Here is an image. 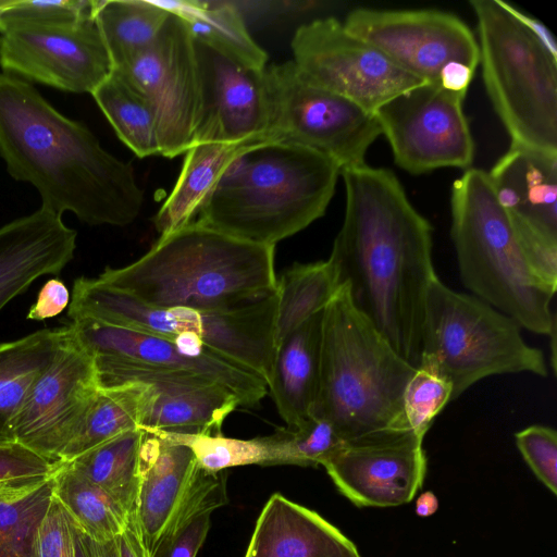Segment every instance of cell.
I'll use <instances>...</instances> for the list:
<instances>
[{
    "mask_svg": "<svg viewBox=\"0 0 557 557\" xmlns=\"http://www.w3.org/2000/svg\"><path fill=\"white\" fill-rule=\"evenodd\" d=\"M33 557H75L73 519L54 495L38 528Z\"/></svg>",
    "mask_w": 557,
    "mask_h": 557,
    "instance_id": "cell-42",
    "label": "cell"
},
{
    "mask_svg": "<svg viewBox=\"0 0 557 557\" xmlns=\"http://www.w3.org/2000/svg\"><path fill=\"white\" fill-rule=\"evenodd\" d=\"M274 248L194 221L161 235L138 260L106 268L98 278L153 307L228 310L276 290Z\"/></svg>",
    "mask_w": 557,
    "mask_h": 557,
    "instance_id": "cell-3",
    "label": "cell"
},
{
    "mask_svg": "<svg viewBox=\"0 0 557 557\" xmlns=\"http://www.w3.org/2000/svg\"><path fill=\"white\" fill-rule=\"evenodd\" d=\"M252 147L213 139H195L185 152L182 171L173 190L153 218L160 236L194 222L232 162Z\"/></svg>",
    "mask_w": 557,
    "mask_h": 557,
    "instance_id": "cell-26",
    "label": "cell"
},
{
    "mask_svg": "<svg viewBox=\"0 0 557 557\" xmlns=\"http://www.w3.org/2000/svg\"><path fill=\"white\" fill-rule=\"evenodd\" d=\"M245 557H361L318 512L275 493L256 522Z\"/></svg>",
    "mask_w": 557,
    "mask_h": 557,
    "instance_id": "cell-24",
    "label": "cell"
},
{
    "mask_svg": "<svg viewBox=\"0 0 557 557\" xmlns=\"http://www.w3.org/2000/svg\"><path fill=\"white\" fill-rule=\"evenodd\" d=\"M198 45L205 111L194 138L256 146L268 143L271 104L263 70L243 69Z\"/></svg>",
    "mask_w": 557,
    "mask_h": 557,
    "instance_id": "cell-21",
    "label": "cell"
},
{
    "mask_svg": "<svg viewBox=\"0 0 557 557\" xmlns=\"http://www.w3.org/2000/svg\"><path fill=\"white\" fill-rule=\"evenodd\" d=\"M505 9L521 22L546 48V50L557 60V44L552 32L536 17L523 13L511 4L502 1Z\"/></svg>",
    "mask_w": 557,
    "mask_h": 557,
    "instance_id": "cell-46",
    "label": "cell"
},
{
    "mask_svg": "<svg viewBox=\"0 0 557 557\" xmlns=\"http://www.w3.org/2000/svg\"><path fill=\"white\" fill-rule=\"evenodd\" d=\"M98 388L92 357L66 326L53 360L11 421L15 442L51 461H60Z\"/></svg>",
    "mask_w": 557,
    "mask_h": 557,
    "instance_id": "cell-16",
    "label": "cell"
},
{
    "mask_svg": "<svg viewBox=\"0 0 557 557\" xmlns=\"http://www.w3.org/2000/svg\"><path fill=\"white\" fill-rule=\"evenodd\" d=\"M16 443L11 430L10 421L0 413V445Z\"/></svg>",
    "mask_w": 557,
    "mask_h": 557,
    "instance_id": "cell-49",
    "label": "cell"
},
{
    "mask_svg": "<svg viewBox=\"0 0 557 557\" xmlns=\"http://www.w3.org/2000/svg\"><path fill=\"white\" fill-rule=\"evenodd\" d=\"M91 96L119 138L138 158L159 154L157 111L147 95L112 72Z\"/></svg>",
    "mask_w": 557,
    "mask_h": 557,
    "instance_id": "cell-32",
    "label": "cell"
},
{
    "mask_svg": "<svg viewBox=\"0 0 557 557\" xmlns=\"http://www.w3.org/2000/svg\"><path fill=\"white\" fill-rule=\"evenodd\" d=\"M338 286L330 259L289 267L276 281L275 349L289 333L321 312Z\"/></svg>",
    "mask_w": 557,
    "mask_h": 557,
    "instance_id": "cell-30",
    "label": "cell"
},
{
    "mask_svg": "<svg viewBox=\"0 0 557 557\" xmlns=\"http://www.w3.org/2000/svg\"><path fill=\"white\" fill-rule=\"evenodd\" d=\"M341 175L345 214L329 258L338 284L393 349L418 368L426 294L437 277L432 226L389 170L362 164Z\"/></svg>",
    "mask_w": 557,
    "mask_h": 557,
    "instance_id": "cell-1",
    "label": "cell"
},
{
    "mask_svg": "<svg viewBox=\"0 0 557 557\" xmlns=\"http://www.w3.org/2000/svg\"><path fill=\"white\" fill-rule=\"evenodd\" d=\"M451 399L453 388L448 381L430 368H416L403 397L408 428L424 438L434 419Z\"/></svg>",
    "mask_w": 557,
    "mask_h": 557,
    "instance_id": "cell-38",
    "label": "cell"
},
{
    "mask_svg": "<svg viewBox=\"0 0 557 557\" xmlns=\"http://www.w3.org/2000/svg\"><path fill=\"white\" fill-rule=\"evenodd\" d=\"M423 438L388 429L346 441L322 466L358 507H395L412 500L426 474Z\"/></svg>",
    "mask_w": 557,
    "mask_h": 557,
    "instance_id": "cell-18",
    "label": "cell"
},
{
    "mask_svg": "<svg viewBox=\"0 0 557 557\" xmlns=\"http://www.w3.org/2000/svg\"><path fill=\"white\" fill-rule=\"evenodd\" d=\"M0 65L4 73L27 82L90 95L113 72L94 16L1 33Z\"/></svg>",
    "mask_w": 557,
    "mask_h": 557,
    "instance_id": "cell-17",
    "label": "cell"
},
{
    "mask_svg": "<svg viewBox=\"0 0 557 557\" xmlns=\"http://www.w3.org/2000/svg\"><path fill=\"white\" fill-rule=\"evenodd\" d=\"M152 101L158 119L159 154L185 153L205 111V82L198 45L185 21L171 13L156 42L114 69Z\"/></svg>",
    "mask_w": 557,
    "mask_h": 557,
    "instance_id": "cell-12",
    "label": "cell"
},
{
    "mask_svg": "<svg viewBox=\"0 0 557 557\" xmlns=\"http://www.w3.org/2000/svg\"><path fill=\"white\" fill-rule=\"evenodd\" d=\"M0 156L9 174L29 183L41 207L89 225L125 226L145 194L131 163L104 150L81 122L55 110L27 81L0 73Z\"/></svg>",
    "mask_w": 557,
    "mask_h": 557,
    "instance_id": "cell-2",
    "label": "cell"
},
{
    "mask_svg": "<svg viewBox=\"0 0 557 557\" xmlns=\"http://www.w3.org/2000/svg\"><path fill=\"white\" fill-rule=\"evenodd\" d=\"M211 512L199 515L166 536L150 557H196L211 525Z\"/></svg>",
    "mask_w": 557,
    "mask_h": 557,
    "instance_id": "cell-43",
    "label": "cell"
},
{
    "mask_svg": "<svg viewBox=\"0 0 557 557\" xmlns=\"http://www.w3.org/2000/svg\"><path fill=\"white\" fill-rule=\"evenodd\" d=\"M121 557H150L137 528L134 516L125 531L117 537Z\"/></svg>",
    "mask_w": 557,
    "mask_h": 557,
    "instance_id": "cell-47",
    "label": "cell"
},
{
    "mask_svg": "<svg viewBox=\"0 0 557 557\" xmlns=\"http://www.w3.org/2000/svg\"><path fill=\"white\" fill-rule=\"evenodd\" d=\"M470 4L483 82L511 145L557 153V60L500 0Z\"/></svg>",
    "mask_w": 557,
    "mask_h": 557,
    "instance_id": "cell-8",
    "label": "cell"
},
{
    "mask_svg": "<svg viewBox=\"0 0 557 557\" xmlns=\"http://www.w3.org/2000/svg\"><path fill=\"white\" fill-rule=\"evenodd\" d=\"M271 435L281 465L322 466L345 443L331 422L314 414L296 426L282 428Z\"/></svg>",
    "mask_w": 557,
    "mask_h": 557,
    "instance_id": "cell-37",
    "label": "cell"
},
{
    "mask_svg": "<svg viewBox=\"0 0 557 557\" xmlns=\"http://www.w3.org/2000/svg\"><path fill=\"white\" fill-rule=\"evenodd\" d=\"M322 311L289 333L275 349L267 386L278 414L289 428L311 416L317 399Z\"/></svg>",
    "mask_w": 557,
    "mask_h": 557,
    "instance_id": "cell-25",
    "label": "cell"
},
{
    "mask_svg": "<svg viewBox=\"0 0 557 557\" xmlns=\"http://www.w3.org/2000/svg\"><path fill=\"white\" fill-rule=\"evenodd\" d=\"M292 50L295 66L308 82L371 113L423 84L334 17L301 25L292 39Z\"/></svg>",
    "mask_w": 557,
    "mask_h": 557,
    "instance_id": "cell-13",
    "label": "cell"
},
{
    "mask_svg": "<svg viewBox=\"0 0 557 557\" xmlns=\"http://www.w3.org/2000/svg\"><path fill=\"white\" fill-rule=\"evenodd\" d=\"M70 304V292L58 278H51L41 287L37 301L32 306L27 318L42 321L60 314Z\"/></svg>",
    "mask_w": 557,
    "mask_h": 557,
    "instance_id": "cell-44",
    "label": "cell"
},
{
    "mask_svg": "<svg viewBox=\"0 0 557 557\" xmlns=\"http://www.w3.org/2000/svg\"><path fill=\"white\" fill-rule=\"evenodd\" d=\"M53 495L75 524L92 540H114L127 527L129 517L126 511L66 462L60 461L53 475Z\"/></svg>",
    "mask_w": 557,
    "mask_h": 557,
    "instance_id": "cell-34",
    "label": "cell"
},
{
    "mask_svg": "<svg viewBox=\"0 0 557 557\" xmlns=\"http://www.w3.org/2000/svg\"><path fill=\"white\" fill-rule=\"evenodd\" d=\"M145 400L146 389L140 382L99 386L60 461H69L120 434L139 429Z\"/></svg>",
    "mask_w": 557,
    "mask_h": 557,
    "instance_id": "cell-31",
    "label": "cell"
},
{
    "mask_svg": "<svg viewBox=\"0 0 557 557\" xmlns=\"http://www.w3.org/2000/svg\"><path fill=\"white\" fill-rule=\"evenodd\" d=\"M73 542L75 557H121L117 537L106 542L92 540L74 521Z\"/></svg>",
    "mask_w": 557,
    "mask_h": 557,
    "instance_id": "cell-45",
    "label": "cell"
},
{
    "mask_svg": "<svg viewBox=\"0 0 557 557\" xmlns=\"http://www.w3.org/2000/svg\"><path fill=\"white\" fill-rule=\"evenodd\" d=\"M271 115L268 143L314 150L342 170L366 164L381 134L373 113L308 82L293 61L267 66Z\"/></svg>",
    "mask_w": 557,
    "mask_h": 557,
    "instance_id": "cell-11",
    "label": "cell"
},
{
    "mask_svg": "<svg viewBox=\"0 0 557 557\" xmlns=\"http://www.w3.org/2000/svg\"><path fill=\"white\" fill-rule=\"evenodd\" d=\"M276 290L256 302L228 310L159 308L146 305L101 280H75L71 321L91 318L138 330L193 348L208 349L262 379H270L275 355Z\"/></svg>",
    "mask_w": 557,
    "mask_h": 557,
    "instance_id": "cell-7",
    "label": "cell"
},
{
    "mask_svg": "<svg viewBox=\"0 0 557 557\" xmlns=\"http://www.w3.org/2000/svg\"><path fill=\"white\" fill-rule=\"evenodd\" d=\"M343 24L421 82L466 96L479 65V47L458 16L437 10L358 8Z\"/></svg>",
    "mask_w": 557,
    "mask_h": 557,
    "instance_id": "cell-10",
    "label": "cell"
},
{
    "mask_svg": "<svg viewBox=\"0 0 557 557\" xmlns=\"http://www.w3.org/2000/svg\"><path fill=\"white\" fill-rule=\"evenodd\" d=\"M224 471L201 469L189 447L145 432L134 516L149 553L193 518L227 503Z\"/></svg>",
    "mask_w": 557,
    "mask_h": 557,
    "instance_id": "cell-15",
    "label": "cell"
},
{
    "mask_svg": "<svg viewBox=\"0 0 557 557\" xmlns=\"http://www.w3.org/2000/svg\"><path fill=\"white\" fill-rule=\"evenodd\" d=\"M52 496L53 476L35 487L0 492V557H33Z\"/></svg>",
    "mask_w": 557,
    "mask_h": 557,
    "instance_id": "cell-35",
    "label": "cell"
},
{
    "mask_svg": "<svg viewBox=\"0 0 557 557\" xmlns=\"http://www.w3.org/2000/svg\"><path fill=\"white\" fill-rule=\"evenodd\" d=\"M516 445L537 480L557 494V433L534 424L515 434Z\"/></svg>",
    "mask_w": 557,
    "mask_h": 557,
    "instance_id": "cell-41",
    "label": "cell"
},
{
    "mask_svg": "<svg viewBox=\"0 0 557 557\" xmlns=\"http://www.w3.org/2000/svg\"><path fill=\"white\" fill-rule=\"evenodd\" d=\"M414 370L356 309L347 286L339 285L322 311L319 386L311 414L331 422L345 442L409 429L403 397Z\"/></svg>",
    "mask_w": 557,
    "mask_h": 557,
    "instance_id": "cell-5",
    "label": "cell"
},
{
    "mask_svg": "<svg viewBox=\"0 0 557 557\" xmlns=\"http://www.w3.org/2000/svg\"><path fill=\"white\" fill-rule=\"evenodd\" d=\"M487 174L513 223L557 242V153L510 145Z\"/></svg>",
    "mask_w": 557,
    "mask_h": 557,
    "instance_id": "cell-23",
    "label": "cell"
},
{
    "mask_svg": "<svg viewBox=\"0 0 557 557\" xmlns=\"http://www.w3.org/2000/svg\"><path fill=\"white\" fill-rule=\"evenodd\" d=\"M181 16L195 41L247 70L267 67V52L252 39L239 11L231 3L156 1Z\"/></svg>",
    "mask_w": 557,
    "mask_h": 557,
    "instance_id": "cell-27",
    "label": "cell"
},
{
    "mask_svg": "<svg viewBox=\"0 0 557 557\" xmlns=\"http://www.w3.org/2000/svg\"><path fill=\"white\" fill-rule=\"evenodd\" d=\"M450 203L451 239L463 286L521 329L549 335L556 327L550 308L556 289L531 269L488 174L467 170L454 182Z\"/></svg>",
    "mask_w": 557,
    "mask_h": 557,
    "instance_id": "cell-6",
    "label": "cell"
},
{
    "mask_svg": "<svg viewBox=\"0 0 557 557\" xmlns=\"http://www.w3.org/2000/svg\"><path fill=\"white\" fill-rule=\"evenodd\" d=\"M96 0H1L0 33L28 26L69 24L94 16Z\"/></svg>",
    "mask_w": 557,
    "mask_h": 557,
    "instance_id": "cell-39",
    "label": "cell"
},
{
    "mask_svg": "<svg viewBox=\"0 0 557 557\" xmlns=\"http://www.w3.org/2000/svg\"><path fill=\"white\" fill-rule=\"evenodd\" d=\"M438 509V500L434 493L428 491L418 497L416 502V513L419 517H430Z\"/></svg>",
    "mask_w": 557,
    "mask_h": 557,
    "instance_id": "cell-48",
    "label": "cell"
},
{
    "mask_svg": "<svg viewBox=\"0 0 557 557\" xmlns=\"http://www.w3.org/2000/svg\"><path fill=\"white\" fill-rule=\"evenodd\" d=\"M67 329L95 360L198 374L232 391L240 407L258 405L268 393L267 383L258 375L208 349L85 317L72 320Z\"/></svg>",
    "mask_w": 557,
    "mask_h": 557,
    "instance_id": "cell-19",
    "label": "cell"
},
{
    "mask_svg": "<svg viewBox=\"0 0 557 557\" xmlns=\"http://www.w3.org/2000/svg\"><path fill=\"white\" fill-rule=\"evenodd\" d=\"M99 386L140 382L146 400L139 429L178 434L221 432L226 417L240 407L222 384L193 373L140 364L95 360Z\"/></svg>",
    "mask_w": 557,
    "mask_h": 557,
    "instance_id": "cell-20",
    "label": "cell"
},
{
    "mask_svg": "<svg viewBox=\"0 0 557 557\" xmlns=\"http://www.w3.org/2000/svg\"><path fill=\"white\" fill-rule=\"evenodd\" d=\"M75 230L40 207L0 227V310L36 278L59 273L73 258Z\"/></svg>",
    "mask_w": 557,
    "mask_h": 557,
    "instance_id": "cell-22",
    "label": "cell"
},
{
    "mask_svg": "<svg viewBox=\"0 0 557 557\" xmlns=\"http://www.w3.org/2000/svg\"><path fill=\"white\" fill-rule=\"evenodd\" d=\"M143 438L144 431L135 429L64 462L108 493L131 518L137 509Z\"/></svg>",
    "mask_w": 557,
    "mask_h": 557,
    "instance_id": "cell-28",
    "label": "cell"
},
{
    "mask_svg": "<svg viewBox=\"0 0 557 557\" xmlns=\"http://www.w3.org/2000/svg\"><path fill=\"white\" fill-rule=\"evenodd\" d=\"M420 366L449 382L453 399L492 375L548 374L543 351L523 339L516 321L438 277L426 294Z\"/></svg>",
    "mask_w": 557,
    "mask_h": 557,
    "instance_id": "cell-9",
    "label": "cell"
},
{
    "mask_svg": "<svg viewBox=\"0 0 557 557\" xmlns=\"http://www.w3.org/2000/svg\"><path fill=\"white\" fill-rule=\"evenodd\" d=\"M170 14L156 1L96 0L94 17L113 70L150 48Z\"/></svg>",
    "mask_w": 557,
    "mask_h": 557,
    "instance_id": "cell-29",
    "label": "cell"
},
{
    "mask_svg": "<svg viewBox=\"0 0 557 557\" xmlns=\"http://www.w3.org/2000/svg\"><path fill=\"white\" fill-rule=\"evenodd\" d=\"M339 174L333 160L314 150L259 144L232 162L195 221L275 246L325 213Z\"/></svg>",
    "mask_w": 557,
    "mask_h": 557,
    "instance_id": "cell-4",
    "label": "cell"
},
{
    "mask_svg": "<svg viewBox=\"0 0 557 557\" xmlns=\"http://www.w3.org/2000/svg\"><path fill=\"white\" fill-rule=\"evenodd\" d=\"M60 461H51L18 444L0 445V492L35 487L54 475Z\"/></svg>",
    "mask_w": 557,
    "mask_h": 557,
    "instance_id": "cell-40",
    "label": "cell"
},
{
    "mask_svg": "<svg viewBox=\"0 0 557 557\" xmlns=\"http://www.w3.org/2000/svg\"><path fill=\"white\" fill-rule=\"evenodd\" d=\"M65 327L40 330L0 344V413L11 425L29 389L53 360Z\"/></svg>",
    "mask_w": 557,
    "mask_h": 557,
    "instance_id": "cell-33",
    "label": "cell"
},
{
    "mask_svg": "<svg viewBox=\"0 0 557 557\" xmlns=\"http://www.w3.org/2000/svg\"><path fill=\"white\" fill-rule=\"evenodd\" d=\"M189 447L198 466L218 473L228 468L246 465H281L280 454L271 435L240 440L219 433L178 434L145 431Z\"/></svg>",
    "mask_w": 557,
    "mask_h": 557,
    "instance_id": "cell-36",
    "label": "cell"
},
{
    "mask_svg": "<svg viewBox=\"0 0 557 557\" xmlns=\"http://www.w3.org/2000/svg\"><path fill=\"white\" fill-rule=\"evenodd\" d=\"M465 95L423 83L373 113L403 170L421 174L440 168H467L474 143L463 113Z\"/></svg>",
    "mask_w": 557,
    "mask_h": 557,
    "instance_id": "cell-14",
    "label": "cell"
}]
</instances>
